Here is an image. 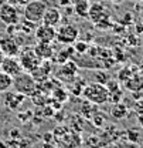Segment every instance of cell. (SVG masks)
Masks as SVG:
<instances>
[{"label": "cell", "instance_id": "6da1fadb", "mask_svg": "<svg viewBox=\"0 0 143 148\" xmlns=\"http://www.w3.org/2000/svg\"><path fill=\"white\" fill-rule=\"evenodd\" d=\"M13 87L14 90L26 97H33L38 91V84L36 78L28 71H21L13 77Z\"/></svg>", "mask_w": 143, "mask_h": 148}, {"label": "cell", "instance_id": "7a4b0ae2", "mask_svg": "<svg viewBox=\"0 0 143 148\" xmlns=\"http://www.w3.org/2000/svg\"><path fill=\"white\" fill-rule=\"evenodd\" d=\"M82 95L92 104H105L109 101V90L106 88L105 84H101V83H91L87 84L82 90Z\"/></svg>", "mask_w": 143, "mask_h": 148}, {"label": "cell", "instance_id": "3957f363", "mask_svg": "<svg viewBox=\"0 0 143 148\" xmlns=\"http://www.w3.org/2000/svg\"><path fill=\"white\" fill-rule=\"evenodd\" d=\"M47 10V3L44 0H30L26 6H24V18L26 20H30L33 23H41L43 16Z\"/></svg>", "mask_w": 143, "mask_h": 148}, {"label": "cell", "instance_id": "277c9868", "mask_svg": "<svg viewBox=\"0 0 143 148\" xmlns=\"http://www.w3.org/2000/svg\"><path fill=\"white\" fill-rule=\"evenodd\" d=\"M18 61H20V64H21V67H23V70L24 71H33L36 67H38L40 64H41V58L36 54V51H34V49L33 47H26L23 51H20L18 53Z\"/></svg>", "mask_w": 143, "mask_h": 148}, {"label": "cell", "instance_id": "5b68a950", "mask_svg": "<svg viewBox=\"0 0 143 148\" xmlns=\"http://www.w3.org/2000/svg\"><path fill=\"white\" fill-rule=\"evenodd\" d=\"M78 36H79V30L77 29V26L67 23V24H62V26L58 27L55 38H57L60 43L70 46V44H74V43L77 41Z\"/></svg>", "mask_w": 143, "mask_h": 148}, {"label": "cell", "instance_id": "8992f818", "mask_svg": "<svg viewBox=\"0 0 143 148\" xmlns=\"http://www.w3.org/2000/svg\"><path fill=\"white\" fill-rule=\"evenodd\" d=\"M0 20L4 24H18L20 14L17 7L10 3H3L0 6Z\"/></svg>", "mask_w": 143, "mask_h": 148}, {"label": "cell", "instance_id": "52a82bcc", "mask_svg": "<svg viewBox=\"0 0 143 148\" xmlns=\"http://www.w3.org/2000/svg\"><path fill=\"white\" fill-rule=\"evenodd\" d=\"M0 71L9 74V75H12V77H14V75H17L18 73L23 71V67H21L20 61H18L16 57L4 56V58H3V61H1V64H0Z\"/></svg>", "mask_w": 143, "mask_h": 148}, {"label": "cell", "instance_id": "ba28073f", "mask_svg": "<svg viewBox=\"0 0 143 148\" xmlns=\"http://www.w3.org/2000/svg\"><path fill=\"white\" fill-rule=\"evenodd\" d=\"M55 34H57L55 27L47 26V24H41L34 30V37L40 43H53L55 40Z\"/></svg>", "mask_w": 143, "mask_h": 148}, {"label": "cell", "instance_id": "9c48e42d", "mask_svg": "<svg viewBox=\"0 0 143 148\" xmlns=\"http://www.w3.org/2000/svg\"><path fill=\"white\" fill-rule=\"evenodd\" d=\"M88 18L94 24H98L99 21H102L105 18H109V12H108V9L102 3H94V4L89 6Z\"/></svg>", "mask_w": 143, "mask_h": 148}, {"label": "cell", "instance_id": "30bf717a", "mask_svg": "<svg viewBox=\"0 0 143 148\" xmlns=\"http://www.w3.org/2000/svg\"><path fill=\"white\" fill-rule=\"evenodd\" d=\"M0 50L4 53V56H12L16 57L20 53V46L17 44V41L13 38V36H7L4 37L0 41Z\"/></svg>", "mask_w": 143, "mask_h": 148}, {"label": "cell", "instance_id": "8fae6325", "mask_svg": "<svg viewBox=\"0 0 143 148\" xmlns=\"http://www.w3.org/2000/svg\"><path fill=\"white\" fill-rule=\"evenodd\" d=\"M61 17H62V14H61L60 9H57V7H47L41 23L47 24V26H51V27H55L61 21Z\"/></svg>", "mask_w": 143, "mask_h": 148}, {"label": "cell", "instance_id": "7c38bea8", "mask_svg": "<svg viewBox=\"0 0 143 148\" xmlns=\"http://www.w3.org/2000/svg\"><path fill=\"white\" fill-rule=\"evenodd\" d=\"M78 71V66L74 61H65L62 63V67L60 69V77L62 78V81H72L77 75Z\"/></svg>", "mask_w": 143, "mask_h": 148}, {"label": "cell", "instance_id": "4fadbf2b", "mask_svg": "<svg viewBox=\"0 0 143 148\" xmlns=\"http://www.w3.org/2000/svg\"><path fill=\"white\" fill-rule=\"evenodd\" d=\"M36 54L41 58V60H51L54 56V47L51 43H40L37 41V44L33 47Z\"/></svg>", "mask_w": 143, "mask_h": 148}, {"label": "cell", "instance_id": "5bb4252c", "mask_svg": "<svg viewBox=\"0 0 143 148\" xmlns=\"http://www.w3.org/2000/svg\"><path fill=\"white\" fill-rule=\"evenodd\" d=\"M24 98H26V95H23V94H20V92H17V91L7 92L4 103H6V106H7L10 110H17L18 107L21 106V103L24 101Z\"/></svg>", "mask_w": 143, "mask_h": 148}, {"label": "cell", "instance_id": "9a60e30c", "mask_svg": "<svg viewBox=\"0 0 143 148\" xmlns=\"http://www.w3.org/2000/svg\"><path fill=\"white\" fill-rule=\"evenodd\" d=\"M125 86L127 90L133 92L140 91V90H143V78H140L138 74H133L132 77H129L125 81Z\"/></svg>", "mask_w": 143, "mask_h": 148}, {"label": "cell", "instance_id": "2e32d148", "mask_svg": "<svg viewBox=\"0 0 143 148\" xmlns=\"http://www.w3.org/2000/svg\"><path fill=\"white\" fill-rule=\"evenodd\" d=\"M74 12L81 16V17H88V10H89V0H74L72 3Z\"/></svg>", "mask_w": 143, "mask_h": 148}, {"label": "cell", "instance_id": "e0dca14e", "mask_svg": "<svg viewBox=\"0 0 143 148\" xmlns=\"http://www.w3.org/2000/svg\"><path fill=\"white\" fill-rule=\"evenodd\" d=\"M12 87H13V77L0 71V94L7 92Z\"/></svg>", "mask_w": 143, "mask_h": 148}, {"label": "cell", "instance_id": "ac0fdd59", "mask_svg": "<svg viewBox=\"0 0 143 148\" xmlns=\"http://www.w3.org/2000/svg\"><path fill=\"white\" fill-rule=\"evenodd\" d=\"M110 114H112L113 118L122 120V118H125L126 114H127V108H126L125 104H122V103H115V106L110 110Z\"/></svg>", "mask_w": 143, "mask_h": 148}, {"label": "cell", "instance_id": "d6986e66", "mask_svg": "<svg viewBox=\"0 0 143 148\" xmlns=\"http://www.w3.org/2000/svg\"><path fill=\"white\" fill-rule=\"evenodd\" d=\"M53 97H54V100H57L60 103H64L68 98V92L65 91V90H62V88H54Z\"/></svg>", "mask_w": 143, "mask_h": 148}, {"label": "cell", "instance_id": "ffe728a7", "mask_svg": "<svg viewBox=\"0 0 143 148\" xmlns=\"http://www.w3.org/2000/svg\"><path fill=\"white\" fill-rule=\"evenodd\" d=\"M20 29L24 32V33H27V34H34V30H36V23H33V21H30V20H26L24 18V21L21 23V26H20Z\"/></svg>", "mask_w": 143, "mask_h": 148}, {"label": "cell", "instance_id": "44dd1931", "mask_svg": "<svg viewBox=\"0 0 143 148\" xmlns=\"http://www.w3.org/2000/svg\"><path fill=\"white\" fill-rule=\"evenodd\" d=\"M88 47H89V46H88V43H85L84 40H81V41H75L72 49H74L75 51L81 53V54H85V53L88 51Z\"/></svg>", "mask_w": 143, "mask_h": 148}, {"label": "cell", "instance_id": "7402d4cb", "mask_svg": "<svg viewBox=\"0 0 143 148\" xmlns=\"http://www.w3.org/2000/svg\"><path fill=\"white\" fill-rule=\"evenodd\" d=\"M71 51H72V49L71 47H68L65 51L58 53V54H57V61H60V63H65V61H68V57L71 56Z\"/></svg>", "mask_w": 143, "mask_h": 148}, {"label": "cell", "instance_id": "603a6c76", "mask_svg": "<svg viewBox=\"0 0 143 148\" xmlns=\"http://www.w3.org/2000/svg\"><path fill=\"white\" fill-rule=\"evenodd\" d=\"M95 77L98 78L96 81L101 83V84H106V81L109 80V75H108L106 73H104V71H98V73H95Z\"/></svg>", "mask_w": 143, "mask_h": 148}, {"label": "cell", "instance_id": "cb8c5ba5", "mask_svg": "<svg viewBox=\"0 0 143 148\" xmlns=\"http://www.w3.org/2000/svg\"><path fill=\"white\" fill-rule=\"evenodd\" d=\"M133 74L135 73H133V71H130V69H123V70L119 73V78H121L122 81H126V80H127L129 77H132Z\"/></svg>", "mask_w": 143, "mask_h": 148}, {"label": "cell", "instance_id": "d4e9b609", "mask_svg": "<svg viewBox=\"0 0 143 148\" xmlns=\"http://www.w3.org/2000/svg\"><path fill=\"white\" fill-rule=\"evenodd\" d=\"M127 135H129V140H130V141H133V143L139 141V132L130 130V131H127Z\"/></svg>", "mask_w": 143, "mask_h": 148}, {"label": "cell", "instance_id": "484cf974", "mask_svg": "<svg viewBox=\"0 0 143 148\" xmlns=\"http://www.w3.org/2000/svg\"><path fill=\"white\" fill-rule=\"evenodd\" d=\"M54 114H55V110L51 107V104H48V106L44 107V115L45 117H53Z\"/></svg>", "mask_w": 143, "mask_h": 148}, {"label": "cell", "instance_id": "4316f807", "mask_svg": "<svg viewBox=\"0 0 143 148\" xmlns=\"http://www.w3.org/2000/svg\"><path fill=\"white\" fill-rule=\"evenodd\" d=\"M72 3H74V0H57V4L61 9H64L67 6H72Z\"/></svg>", "mask_w": 143, "mask_h": 148}, {"label": "cell", "instance_id": "83f0119b", "mask_svg": "<svg viewBox=\"0 0 143 148\" xmlns=\"http://www.w3.org/2000/svg\"><path fill=\"white\" fill-rule=\"evenodd\" d=\"M92 120H94V123L96 124V127H101L102 123H104V120L101 118V114H95V117H94Z\"/></svg>", "mask_w": 143, "mask_h": 148}, {"label": "cell", "instance_id": "f1b7e54d", "mask_svg": "<svg viewBox=\"0 0 143 148\" xmlns=\"http://www.w3.org/2000/svg\"><path fill=\"white\" fill-rule=\"evenodd\" d=\"M55 137H54L53 132H48V134H44V143H54Z\"/></svg>", "mask_w": 143, "mask_h": 148}, {"label": "cell", "instance_id": "f546056e", "mask_svg": "<svg viewBox=\"0 0 143 148\" xmlns=\"http://www.w3.org/2000/svg\"><path fill=\"white\" fill-rule=\"evenodd\" d=\"M17 1V6H26L30 0H16Z\"/></svg>", "mask_w": 143, "mask_h": 148}, {"label": "cell", "instance_id": "4dcf8cb0", "mask_svg": "<svg viewBox=\"0 0 143 148\" xmlns=\"http://www.w3.org/2000/svg\"><path fill=\"white\" fill-rule=\"evenodd\" d=\"M44 148H55L54 143H44Z\"/></svg>", "mask_w": 143, "mask_h": 148}, {"label": "cell", "instance_id": "1f68e13d", "mask_svg": "<svg viewBox=\"0 0 143 148\" xmlns=\"http://www.w3.org/2000/svg\"><path fill=\"white\" fill-rule=\"evenodd\" d=\"M3 58H4V53L0 50V64H1V61H3Z\"/></svg>", "mask_w": 143, "mask_h": 148}, {"label": "cell", "instance_id": "d6a6232c", "mask_svg": "<svg viewBox=\"0 0 143 148\" xmlns=\"http://www.w3.org/2000/svg\"><path fill=\"white\" fill-rule=\"evenodd\" d=\"M110 1H115V3H121V1H123V0H110Z\"/></svg>", "mask_w": 143, "mask_h": 148}, {"label": "cell", "instance_id": "836d02e7", "mask_svg": "<svg viewBox=\"0 0 143 148\" xmlns=\"http://www.w3.org/2000/svg\"><path fill=\"white\" fill-rule=\"evenodd\" d=\"M3 3H6V0H0V6H1Z\"/></svg>", "mask_w": 143, "mask_h": 148}, {"label": "cell", "instance_id": "e575fe53", "mask_svg": "<svg viewBox=\"0 0 143 148\" xmlns=\"http://www.w3.org/2000/svg\"><path fill=\"white\" fill-rule=\"evenodd\" d=\"M136 1H143V0H136Z\"/></svg>", "mask_w": 143, "mask_h": 148}]
</instances>
